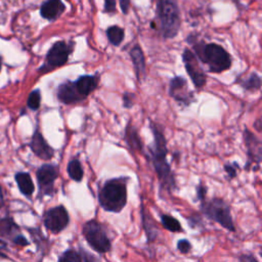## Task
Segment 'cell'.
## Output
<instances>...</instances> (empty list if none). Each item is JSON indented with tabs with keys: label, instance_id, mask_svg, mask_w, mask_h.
Listing matches in <instances>:
<instances>
[{
	"label": "cell",
	"instance_id": "7c38bea8",
	"mask_svg": "<svg viewBox=\"0 0 262 262\" xmlns=\"http://www.w3.org/2000/svg\"><path fill=\"white\" fill-rule=\"evenodd\" d=\"M182 60H183L186 73L188 74L194 87L198 89L203 88L207 83V76L203 71V69L201 68L199 63V59L196 58L194 53L191 50L185 48L182 53Z\"/></svg>",
	"mask_w": 262,
	"mask_h": 262
},
{
	"label": "cell",
	"instance_id": "d6a6232c",
	"mask_svg": "<svg viewBox=\"0 0 262 262\" xmlns=\"http://www.w3.org/2000/svg\"><path fill=\"white\" fill-rule=\"evenodd\" d=\"M237 262H259V260L252 253H241L238 255Z\"/></svg>",
	"mask_w": 262,
	"mask_h": 262
},
{
	"label": "cell",
	"instance_id": "7a4b0ae2",
	"mask_svg": "<svg viewBox=\"0 0 262 262\" xmlns=\"http://www.w3.org/2000/svg\"><path fill=\"white\" fill-rule=\"evenodd\" d=\"M130 177L119 176L105 180L98 188L97 202L102 210L119 214L127 205L128 182Z\"/></svg>",
	"mask_w": 262,
	"mask_h": 262
},
{
	"label": "cell",
	"instance_id": "4316f807",
	"mask_svg": "<svg viewBox=\"0 0 262 262\" xmlns=\"http://www.w3.org/2000/svg\"><path fill=\"white\" fill-rule=\"evenodd\" d=\"M29 231L34 237V241L38 239V242H36L38 249H40V247H41V251H45L48 249V239L43 235V233L38 228H30Z\"/></svg>",
	"mask_w": 262,
	"mask_h": 262
},
{
	"label": "cell",
	"instance_id": "83f0119b",
	"mask_svg": "<svg viewBox=\"0 0 262 262\" xmlns=\"http://www.w3.org/2000/svg\"><path fill=\"white\" fill-rule=\"evenodd\" d=\"M207 194H208L207 185L202 181H200L199 184L195 186V201H198L199 203L205 201L208 196Z\"/></svg>",
	"mask_w": 262,
	"mask_h": 262
},
{
	"label": "cell",
	"instance_id": "e575fe53",
	"mask_svg": "<svg viewBox=\"0 0 262 262\" xmlns=\"http://www.w3.org/2000/svg\"><path fill=\"white\" fill-rule=\"evenodd\" d=\"M129 3L130 1L129 0H120V6H121V9L123 11V13L127 14L128 13V10H129Z\"/></svg>",
	"mask_w": 262,
	"mask_h": 262
},
{
	"label": "cell",
	"instance_id": "ac0fdd59",
	"mask_svg": "<svg viewBox=\"0 0 262 262\" xmlns=\"http://www.w3.org/2000/svg\"><path fill=\"white\" fill-rule=\"evenodd\" d=\"M129 54H130L131 60L133 62L136 78L138 81H141L146 76V64H145V58H144L143 51H142L141 47L138 44H136L131 48Z\"/></svg>",
	"mask_w": 262,
	"mask_h": 262
},
{
	"label": "cell",
	"instance_id": "8fae6325",
	"mask_svg": "<svg viewBox=\"0 0 262 262\" xmlns=\"http://www.w3.org/2000/svg\"><path fill=\"white\" fill-rule=\"evenodd\" d=\"M243 139L247 152V163L245 165V170L257 171L260 169V163L262 160L261 141L253 132L247 128H245L243 132Z\"/></svg>",
	"mask_w": 262,
	"mask_h": 262
},
{
	"label": "cell",
	"instance_id": "d590c367",
	"mask_svg": "<svg viewBox=\"0 0 262 262\" xmlns=\"http://www.w3.org/2000/svg\"><path fill=\"white\" fill-rule=\"evenodd\" d=\"M4 206V198H3V192H2V188L0 186V209Z\"/></svg>",
	"mask_w": 262,
	"mask_h": 262
},
{
	"label": "cell",
	"instance_id": "d6986e66",
	"mask_svg": "<svg viewBox=\"0 0 262 262\" xmlns=\"http://www.w3.org/2000/svg\"><path fill=\"white\" fill-rule=\"evenodd\" d=\"M124 140L126 141L127 145L131 150L138 151L140 154H144V147L143 142L138 134L137 129L132 125L131 121L128 122L126 128H125V135Z\"/></svg>",
	"mask_w": 262,
	"mask_h": 262
},
{
	"label": "cell",
	"instance_id": "e0dca14e",
	"mask_svg": "<svg viewBox=\"0 0 262 262\" xmlns=\"http://www.w3.org/2000/svg\"><path fill=\"white\" fill-rule=\"evenodd\" d=\"M66 10V5L61 0H46L41 4L40 15L50 21L57 19Z\"/></svg>",
	"mask_w": 262,
	"mask_h": 262
},
{
	"label": "cell",
	"instance_id": "f546056e",
	"mask_svg": "<svg viewBox=\"0 0 262 262\" xmlns=\"http://www.w3.org/2000/svg\"><path fill=\"white\" fill-rule=\"evenodd\" d=\"M224 171L227 175V178L229 180L235 178L237 176V170H238V164L236 162L233 163H227L224 165Z\"/></svg>",
	"mask_w": 262,
	"mask_h": 262
},
{
	"label": "cell",
	"instance_id": "5b68a950",
	"mask_svg": "<svg viewBox=\"0 0 262 262\" xmlns=\"http://www.w3.org/2000/svg\"><path fill=\"white\" fill-rule=\"evenodd\" d=\"M200 211L208 220L214 221L224 229L235 232V225L231 214V207L224 199L213 196L200 203Z\"/></svg>",
	"mask_w": 262,
	"mask_h": 262
},
{
	"label": "cell",
	"instance_id": "f35d334b",
	"mask_svg": "<svg viewBox=\"0 0 262 262\" xmlns=\"http://www.w3.org/2000/svg\"><path fill=\"white\" fill-rule=\"evenodd\" d=\"M0 257H2V258H3V257H5V255H4V254H2V253H0Z\"/></svg>",
	"mask_w": 262,
	"mask_h": 262
},
{
	"label": "cell",
	"instance_id": "3957f363",
	"mask_svg": "<svg viewBox=\"0 0 262 262\" xmlns=\"http://www.w3.org/2000/svg\"><path fill=\"white\" fill-rule=\"evenodd\" d=\"M99 80V75H83L75 81L67 80L57 87V99L64 104L82 102L98 87Z\"/></svg>",
	"mask_w": 262,
	"mask_h": 262
},
{
	"label": "cell",
	"instance_id": "8d00e7d4",
	"mask_svg": "<svg viewBox=\"0 0 262 262\" xmlns=\"http://www.w3.org/2000/svg\"><path fill=\"white\" fill-rule=\"evenodd\" d=\"M5 247H6V243L0 239V249H2V248H5Z\"/></svg>",
	"mask_w": 262,
	"mask_h": 262
},
{
	"label": "cell",
	"instance_id": "4fadbf2b",
	"mask_svg": "<svg viewBox=\"0 0 262 262\" xmlns=\"http://www.w3.org/2000/svg\"><path fill=\"white\" fill-rule=\"evenodd\" d=\"M169 94L177 102L183 105H189L193 99V93L187 86V81L182 76H175L170 80Z\"/></svg>",
	"mask_w": 262,
	"mask_h": 262
},
{
	"label": "cell",
	"instance_id": "6da1fadb",
	"mask_svg": "<svg viewBox=\"0 0 262 262\" xmlns=\"http://www.w3.org/2000/svg\"><path fill=\"white\" fill-rule=\"evenodd\" d=\"M150 130L154 135L152 144L147 147V160L150 162L159 181L160 191L174 192L178 190L175 174L167 160L168 147L164 129L158 123L150 121Z\"/></svg>",
	"mask_w": 262,
	"mask_h": 262
},
{
	"label": "cell",
	"instance_id": "277c9868",
	"mask_svg": "<svg viewBox=\"0 0 262 262\" xmlns=\"http://www.w3.org/2000/svg\"><path fill=\"white\" fill-rule=\"evenodd\" d=\"M194 55L208 67L211 73H222L231 68V55L219 44L206 43L205 41L192 42Z\"/></svg>",
	"mask_w": 262,
	"mask_h": 262
},
{
	"label": "cell",
	"instance_id": "603a6c76",
	"mask_svg": "<svg viewBox=\"0 0 262 262\" xmlns=\"http://www.w3.org/2000/svg\"><path fill=\"white\" fill-rule=\"evenodd\" d=\"M160 219H161L162 225L168 231H171V232H174V233L184 232V229H183L181 223L175 217L164 213V214L160 215Z\"/></svg>",
	"mask_w": 262,
	"mask_h": 262
},
{
	"label": "cell",
	"instance_id": "9c48e42d",
	"mask_svg": "<svg viewBox=\"0 0 262 262\" xmlns=\"http://www.w3.org/2000/svg\"><path fill=\"white\" fill-rule=\"evenodd\" d=\"M58 177V167L54 164H43L36 171L38 183V198L53 196L55 193L54 183Z\"/></svg>",
	"mask_w": 262,
	"mask_h": 262
},
{
	"label": "cell",
	"instance_id": "484cf974",
	"mask_svg": "<svg viewBox=\"0 0 262 262\" xmlns=\"http://www.w3.org/2000/svg\"><path fill=\"white\" fill-rule=\"evenodd\" d=\"M41 104V92L39 89H35L30 92L28 99H27V105L32 111H37L40 107Z\"/></svg>",
	"mask_w": 262,
	"mask_h": 262
},
{
	"label": "cell",
	"instance_id": "ffe728a7",
	"mask_svg": "<svg viewBox=\"0 0 262 262\" xmlns=\"http://www.w3.org/2000/svg\"><path fill=\"white\" fill-rule=\"evenodd\" d=\"M235 83L238 84L245 90L253 92V91H258L260 89L261 78L257 73L253 72V73H250L249 75L236 77Z\"/></svg>",
	"mask_w": 262,
	"mask_h": 262
},
{
	"label": "cell",
	"instance_id": "d4e9b609",
	"mask_svg": "<svg viewBox=\"0 0 262 262\" xmlns=\"http://www.w3.org/2000/svg\"><path fill=\"white\" fill-rule=\"evenodd\" d=\"M57 262H83L81 255L74 248L66 249L58 257Z\"/></svg>",
	"mask_w": 262,
	"mask_h": 262
},
{
	"label": "cell",
	"instance_id": "f1b7e54d",
	"mask_svg": "<svg viewBox=\"0 0 262 262\" xmlns=\"http://www.w3.org/2000/svg\"><path fill=\"white\" fill-rule=\"evenodd\" d=\"M79 253L81 255L83 262H101L100 258H98L96 255L88 252L86 249L82 248L81 246L79 247Z\"/></svg>",
	"mask_w": 262,
	"mask_h": 262
},
{
	"label": "cell",
	"instance_id": "836d02e7",
	"mask_svg": "<svg viewBox=\"0 0 262 262\" xmlns=\"http://www.w3.org/2000/svg\"><path fill=\"white\" fill-rule=\"evenodd\" d=\"M103 12L115 13L116 12V0H104Z\"/></svg>",
	"mask_w": 262,
	"mask_h": 262
},
{
	"label": "cell",
	"instance_id": "52a82bcc",
	"mask_svg": "<svg viewBox=\"0 0 262 262\" xmlns=\"http://www.w3.org/2000/svg\"><path fill=\"white\" fill-rule=\"evenodd\" d=\"M81 233L88 246L98 254H106L112 250V239L105 225L96 219H89L82 225Z\"/></svg>",
	"mask_w": 262,
	"mask_h": 262
},
{
	"label": "cell",
	"instance_id": "2e32d148",
	"mask_svg": "<svg viewBox=\"0 0 262 262\" xmlns=\"http://www.w3.org/2000/svg\"><path fill=\"white\" fill-rule=\"evenodd\" d=\"M139 213H140L141 225H142V228H143L145 236H146V243L151 244L158 238V236L160 234V231H159V228L156 224L155 219L150 215L149 211L145 208V206L142 202V199H141V202H140Z\"/></svg>",
	"mask_w": 262,
	"mask_h": 262
},
{
	"label": "cell",
	"instance_id": "74e56055",
	"mask_svg": "<svg viewBox=\"0 0 262 262\" xmlns=\"http://www.w3.org/2000/svg\"><path fill=\"white\" fill-rule=\"evenodd\" d=\"M1 68H2V60H1V58H0V71H1Z\"/></svg>",
	"mask_w": 262,
	"mask_h": 262
},
{
	"label": "cell",
	"instance_id": "1f68e13d",
	"mask_svg": "<svg viewBox=\"0 0 262 262\" xmlns=\"http://www.w3.org/2000/svg\"><path fill=\"white\" fill-rule=\"evenodd\" d=\"M122 99H123V106L125 108H131L134 105L135 95L130 92H124L122 95Z\"/></svg>",
	"mask_w": 262,
	"mask_h": 262
},
{
	"label": "cell",
	"instance_id": "8992f818",
	"mask_svg": "<svg viewBox=\"0 0 262 262\" xmlns=\"http://www.w3.org/2000/svg\"><path fill=\"white\" fill-rule=\"evenodd\" d=\"M157 14L160 21V30L164 39L176 37L179 32L181 19L180 10L176 0H156Z\"/></svg>",
	"mask_w": 262,
	"mask_h": 262
},
{
	"label": "cell",
	"instance_id": "44dd1931",
	"mask_svg": "<svg viewBox=\"0 0 262 262\" xmlns=\"http://www.w3.org/2000/svg\"><path fill=\"white\" fill-rule=\"evenodd\" d=\"M15 182L19 191L27 198H31L35 190V185L32 180V177L27 172H17L14 175Z\"/></svg>",
	"mask_w": 262,
	"mask_h": 262
},
{
	"label": "cell",
	"instance_id": "9a60e30c",
	"mask_svg": "<svg viewBox=\"0 0 262 262\" xmlns=\"http://www.w3.org/2000/svg\"><path fill=\"white\" fill-rule=\"evenodd\" d=\"M29 146L33 154L43 161H49L54 157L53 147L47 143L46 139L43 137L38 128L34 131Z\"/></svg>",
	"mask_w": 262,
	"mask_h": 262
},
{
	"label": "cell",
	"instance_id": "5bb4252c",
	"mask_svg": "<svg viewBox=\"0 0 262 262\" xmlns=\"http://www.w3.org/2000/svg\"><path fill=\"white\" fill-rule=\"evenodd\" d=\"M0 236L9 238L15 245L26 247L29 246V241L20 233L18 225L10 217L0 219Z\"/></svg>",
	"mask_w": 262,
	"mask_h": 262
},
{
	"label": "cell",
	"instance_id": "30bf717a",
	"mask_svg": "<svg viewBox=\"0 0 262 262\" xmlns=\"http://www.w3.org/2000/svg\"><path fill=\"white\" fill-rule=\"evenodd\" d=\"M45 228L53 234L63 231L70 224V214L63 205L49 208L43 214Z\"/></svg>",
	"mask_w": 262,
	"mask_h": 262
},
{
	"label": "cell",
	"instance_id": "ba28073f",
	"mask_svg": "<svg viewBox=\"0 0 262 262\" xmlns=\"http://www.w3.org/2000/svg\"><path fill=\"white\" fill-rule=\"evenodd\" d=\"M74 47L75 42L73 41L67 42L64 40H60L53 43L46 53L44 63L38 68V73L46 74L64 66L68 62Z\"/></svg>",
	"mask_w": 262,
	"mask_h": 262
},
{
	"label": "cell",
	"instance_id": "7402d4cb",
	"mask_svg": "<svg viewBox=\"0 0 262 262\" xmlns=\"http://www.w3.org/2000/svg\"><path fill=\"white\" fill-rule=\"evenodd\" d=\"M67 173H68L69 177L77 183H79L83 180L84 170H83L82 164L78 158H73L69 161V163L67 165Z\"/></svg>",
	"mask_w": 262,
	"mask_h": 262
},
{
	"label": "cell",
	"instance_id": "4dcf8cb0",
	"mask_svg": "<svg viewBox=\"0 0 262 262\" xmlns=\"http://www.w3.org/2000/svg\"><path fill=\"white\" fill-rule=\"evenodd\" d=\"M176 248H177V250H178L181 254L186 255V254H188V253L192 250V245H191V243H190L188 239H186V238H181V239H179V241L177 242Z\"/></svg>",
	"mask_w": 262,
	"mask_h": 262
},
{
	"label": "cell",
	"instance_id": "cb8c5ba5",
	"mask_svg": "<svg viewBox=\"0 0 262 262\" xmlns=\"http://www.w3.org/2000/svg\"><path fill=\"white\" fill-rule=\"evenodd\" d=\"M105 34L111 44H113L114 46H119L124 40L125 31L119 26H111L106 29Z\"/></svg>",
	"mask_w": 262,
	"mask_h": 262
}]
</instances>
